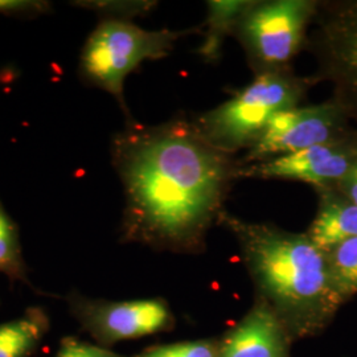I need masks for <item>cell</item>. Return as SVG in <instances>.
I'll list each match as a JSON object with an SVG mask.
<instances>
[{
  "label": "cell",
  "mask_w": 357,
  "mask_h": 357,
  "mask_svg": "<svg viewBox=\"0 0 357 357\" xmlns=\"http://www.w3.org/2000/svg\"><path fill=\"white\" fill-rule=\"evenodd\" d=\"M200 32V28L150 31L122 19H101L86 38L79 56L78 73L91 86L109 93L132 121L125 98V81L149 60H162L180 38Z\"/></svg>",
  "instance_id": "obj_4"
},
{
  "label": "cell",
  "mask_w": 357,
  "mask_h": 357,
  "mask_svg": "<svg viewBox=\"0 0 357 357\" xmlns=\"http://www.w3.org/2000/svg\"><path fill=\"white\" fill-rule=\"evenodd\" d=\"M45 320L41 312L32 311L20 319L0 326V357H23L43 335Z\"/></svg>",
  "instance_id": "obj_13"
},
{
  "label": "cell",
  "mask_w": 357,
  "mask_h": 357,
  "mask_svg": "<svg viewBox=\"0 0 357 357\" xmlns=\"http://www.w3.org/2000/svg\"><path fill=\"white\" fill-rule=\"evenodd\" d=\"M253 4L248 0H209L206 1V22L204 38L196 50L202 60L216 64L222 54V45L227 36L234 33L245 11Z\"/></svg>",
  "instance_id": "obj_12"
},
{
  "label": "cell",
  "mask_w": 357,
  "mask_h": 357,
  "mask_svg": "<svg viewBox=\"0 0 357 357\" xmlns=\"http://www.w3.org/2000/svg\"><path fill=\"white\" fill-rule=\"evenodd\" d=\"M310 85V78L295 76L290 69L259 73L230 100L192 122L213 147L233 156L250 150L277 113L301 106Z\"/></svg>",
  "instance_id": "obj_3"
},
{
  "label": "cell",
  "mask_w": 357,
  "mask_h": 357,
  "mask_svg": "<svg viewBox=\"0 0 357 357\" xmlns=\"http://www.w3.org/2000/svg\"><path fill=\"white\" fill-rule=\"evenodd\" d=\"M345 116L344 109L336 101L280 112L270 119L255 146L237 162L246 166L347 139Z\"/></svg>",
  "instance_id": "obj_7"
},
{
  "label": "cell",
  "mask_w": 357,
  "mask_h": 357,
  "mask_svg": "<svg viewBox=\"0 0 357 357\" xmlns=\"http://www.w3.org/2000/svg\"><path fill=\"white\" fill-rule=\"evenodd\" d=\"M138 357H218V354L211 343L187 342L153 348Z\"/></svg>",
  "instance_id": "obj_17"
},
{
  "label": "cell",
  "mask_w": 357,
  "mask_h": 357,
  "mask_svg": "<svg viewBox=\"0 0 357 357\" xmlns=\"http://www.w3.org/2000/svg\"><path fill=\"white\" fill-rule=\"evenodd\" d=\"M357 158V143L348 138L314 146L246 166L238 165V178L295 180L318 188H336Z\"/></svg>",
  "instance_id": "obj_8"
},
{
  "label": "cell",
  "mask_w": 357,
  "mask_h": 357,
  "mask_svg": "<svg viewBox=\"0 0 357 357\" xmlns=\"http://www.w3.org/2000/svg\"><path fill=\"white\" fill-rule=\"evenodd\" d=\"M336 190H339L348 200L357 205V158L355 165L351 168L344 180L336 187Z\"/></svg>",
  "instance_id": "obj_20"
},
{
  "label": "cell",
  "mask_w": 357,
  "mask_h": 357,
  "mask_svg": "<svg viewBox=\"0 0 357 357\" xmlns=\"http://www.w3.org/2000/svg\"><path fill=\"white\" fill-rule=\"evenodd\" d=\"M52 11L50 1L43 0H0V13L7 16L35 17Z\"/></svg>",
  "instance_id": "obj_18"
},
{
  "label": "cell",
  "mask_w": 357,
  "mask_h": 357,
  "mask_svg": "<svg viewBox=\"0 0 357 357\" xmlns=\"http://www.w3.org/2000/svg\"><path fill=\"white\" fill-rule=\"evenodd\" d=\"M75 7H82L101 13L102 19H122L128 20L134 16L147 15L156 7V1H72Z\"/></svg>",
  "instance_id": "obj_16"
},
{
  "label": "cell",
  "mask_w": 357,
  "mask_h": 357,
  "mask_svg": "<svg viewBox=\"0 0 357 357\" xmlns=\"http://www.w3.org/2000/svg\"><path fill=\"white\" fill-rule=\"evenodd\" d=\"M218 357H286L281 321L265 303L257 306L230 332Z\"/></svg>",
  "instance_id": "obj_9"
},
{
  "label": "cell",
  "mask_w": 357,
  "mask_h": 357,
  "mask_svg": "<svg viewBox=\"0 0 357 357\" xmlns=\"http://www.w3.org/2000/svg\"><path fill=\"white\" fill-rule=\"evenodd\" d=\"M318 213L306 236L323 253L357 237V205L336 188H318Z\"/></svg>",
  "instance_id": "obj_11"
},
{
  "label": "cell",
  "mask_w": 357,
  "mask_h": 357,
  "mask_svg": "<svg viewBox=\"0 0 357 357\" xmlns=\"http://www.w3.org/2000/svg\"><path fill=\"white\" fill-rule=\"evenodd\" d=\"M122 183L128 238L187 248L225 212L238 162L213 147L185 116L159 125L128 121L110 142Z\"/></svg>",
  "instance_id": "obj_1"
},
{
  "label": "cell",
  "mask_w": 357,
  "mask_h": 357,
  "mask_svg": "<svg viewBox=\"0 0 357 357\" xmlns=\"http://www.w3.org/2000/svg\"><path fill=\"white\" fill-rule=\"evenodd\" d=\"M94 317L107 336L132 339L162 330L168 323L169 311L159 299H141L102 305Z\"/></svg>",
  "instance_id": "obj_10"
},
{
  "label": "cell",
  "mask_w": 357,
  "mask_h": 357,
  "mask_svg": "<svg viewBox=\"0 0 357 357\" xmlns=\"http://www.w3.org/2000/svg\"><path fill=\"white\" fill-rule=\"evenodd\" d=\"M332 281L339 295L345 298L357 293V237L337 245L327 253Z\"/></svg>",
  "instance_id": "obj_14"
},
{
  "label": "cell",
  "mask_w": 357,
  "mask_h": 357,
  "mask_svg": "<svg viewBox=\"0 0 357 357\" xmlns=\"http://www.w3.org/2000/svg\"><path fill=\"white\" fill-rule=\"evenodd\" d=\"M319 8L312 0L253 1L234 35L240 40L255 75L290 69L307 43V29Z\"/></svg>",
  "instance_id": "obj_5"
},
{
  "label": "cell",
  "mask_w": 357,
  "mask_h": 357,
  "mask_svg": "<svg viewBox=\"0 0 357 357\" xmlns=\"http://www.w3.org/2000/svg\"><path fill=\"white\" fill-rule=\"evenodd\" d=\"M57 357H115V355L93 345L69 342L61 348Z\"/></svg>",
  "instance_id": "obj_19"
},
{
  "label": "cell",
  "mask_w": 357,
  "mask_h": 357,
  "mask_svg": "<svg viewBox=\"0 0 357 357\" xmlns=\"http://www.w3.org/2000/svg\"><path fill=\"white\" fill-rule=\"evenodd\" d=\"M218 222L237 237L255 283L282 312L299 320H320L343 302L327 255L306 233L243 221L227 211Z\"/></svg>",
  "instance_id": "obj_2"
},
{
  "label": "cell",
  "mask_w": 357,
  "mask_h": 357,
  "mask_svg": "<svg viewBox=\"0 0 357 357\" xmlns=\"http://www.w3.org/2000/svg\"><path fill=\"white\" fill-rule=\"evenodd\" d=\"M311 38L319 70L335 84L336 102L357 118V0L320 6Z\"/></svg>",
  "instance_id": "obj_6"
},
{
  "label": "cell",
  "mask_w": 357,
  "mask_h": 357,
  "mask_svg": "<svg viewBox=\"0 0 357 357\" xmlns=\"http://www.w3.org/2000/svg\"><path fill=\"white\" fill-rule=\"evenodd\" d=\"M0 271L13 278H23L17 227L0 202Z\"/></svg>",
  "instance_id": "obj_15"
}]
</instances>
